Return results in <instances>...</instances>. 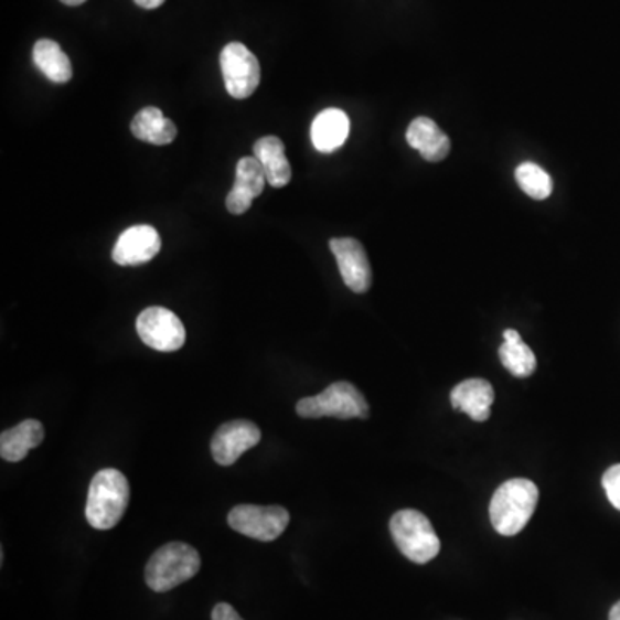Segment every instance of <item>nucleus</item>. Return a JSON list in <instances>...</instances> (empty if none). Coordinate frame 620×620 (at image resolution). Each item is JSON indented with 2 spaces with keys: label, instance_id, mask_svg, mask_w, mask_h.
I'll list each match as a JSON object with an SVG mask.
<instances>
[{
  "label": "nucleus",
  "instance_id": "obj_1",
  "mask_svg": "<svg viewBox=\"0 0 620 620\" xmlns=\"http://www.w3.org/2000/svg\"><path fill=\"white\" fill-rule=\"evenodd\" d=\"M538 487L530 479H509L491 496L490 521L496 533L515 536L533 517L538 505Z\"/></svg>",
  "mask_w": 620,
  "mask_h": 620
},
{
  "label": "nucleus",
  "instance_id": "obj_2",
  "mask_svg": "<svg viewBox=\"0 0 620 620\" xmlns=\"http://www.w3.org/2000/svg\"><path fill=\"white\" fill-rule=\"evenodd\" d=\"M130 503V484L118 469H103L92 479L88 488V524L95 530H113L121 521Z\"/></svg>",
  "mask_w": 620,
  "mask_h": 620
},
{
  "label": "nucleus",
  "instance_id": "obj_3",
  "mask_svg": "<svg viewBox=\"0 0 620 620\" xmlns=\"http://www.w3.org/2000/svg\"><path fill=\"white\" fill-rule=\"evenodd\" d=\"M201 555L186 543L161 546L146 567V582L156 594H165L190 581L201 570Z\"/></svg>",
  "mask_w": 620,
  "mask_h": 620
},
{
  "label": "nucleus",
  "instance_id": "obj_4",
  "mask_svg": "<svg viewBox=\"0 0 620 620\" xmlns=\"http://www.w3.org/2000/svg\"><path fill=\"white\" fill-rule=\"evenodd\" d=\"M393 542L414 564H428L440 554V538L425 514L414 509L397 512L389 521Z\"/></svg>",
  "mask_w": 620,
  "mask_h": 620
},
{
  "label": "nucleus",
  "instance_id": "obj_5",
  "mask_svg": "<svg viewBox=\"0 0 620 620\" xmlns=\"http://www.w3.org/2000/svg\"><path fill=\"white\" fill-rule=\"evenodd\" d=\"M297 414L303 419H321V417H336V419H367L370 404L357 386L352 383L338 382L328 386L316 397H307L297 404Z\"/></svg>",
  "mask_w": 620,
  "mask_h": 620
},
{
  "label": "nucleus",
  "instance_id": "obj_6",
  "mask_svg": "<svg viewBox=\"0 0 620 620\" xmlns=\"http://www.w3.org/2000/svg\"><path fill=\"white\" fill-rule=\"evenodd\" d=\"M290 523V514L284 506L236 505L228 514L232 530L257 542H275Z\"/></svg>",
  "mask_w": 620,
  "mask_h": 620
},
{
  "label": "nucleus",
  "instance_id": "obj_7",
  "mask_svg": "<svg viewBox=\"0 0 620 620\" xmlns=\"http://www.w3.org/2000/svg\"><path fill=\"white\" fill-rule=\"evenodd\" d=\"M224 87L233 98H248L260 83V64L244 44L232 42L221 52Z\"/></svg>",
  "mask_w": 620,
  "mask_h": 620
},
{
  "label": "nucleus",
  "instance_id": "obj_8",
  "mask_svg": "<svg viewBox=\"0 0 620 620\" xmlns=\"http://www.w3.org/2000/svg\"><path fill=\"white\" fill-rule=\"evenodd\" d=\"M137 333L147 346L159 352H177L186 340L183 322L164 307L143 310L137 319Z\"/></svg>",
  "mask_w": 620,
  "mask_h": 620
},
{
  "label": "nucleus",
  "instance_id": "obj_9",
  "mask_svg": "<svg viewBox=\"0 0 620 620\" xmlns=\"http://www.w3.org/2000/svg\"><path fill=\"white\" fill-rule=\"evenodd\" d=\"M260 441V429L250 420H232L221 426L211 443V452L220 466L228 468Z\"/></svg>",
  "mask_w": 620,
  "mask_h": 620
},
{
  "label": "nucleus",
  "instance_id": "obj_10",
  "mask_svg": "<svg viewBox=\"0 0 620 620\" xmlns=\"http://www.w3.org/2000/svg\"><path fill=\"white\" fill-rule=\"evenodd\" d=\"M330 248L346 287L355 293H365L370 290L373 271L361 242L355 238H333Z\"/></svg>",
  "mask_w": 620,
  "mask_h": 620
},
{
  "label": "nucleus",
  "instance_id": "obj_11",
  "mask_svg": "<svg viewBox=\"0 0 620 620\" xmlns=\"http://www.w3.org/2000/svg\"><path fill=\"white\" fill-rule=\"evenodd\" d=\"M161 245L158 229L149 224H138L121 233L113 248V260L118 266H140L158 256Z\"/></svg>",
  "mask_w": 620,
  "mask_h": 620
},
{
  "label": "nucleus",
  "instance_id": "obj_12",
  "mask_svg": "<svg viewBox=\"0 0 620 620\" xmlns=\"http://www.w3.org/2000/svg\"><path fill=\"white\" fill-rule=\"evenodd\" d=\"M267 178L256 158L239 159L236 164L235 183L226 196V209L235 216H242L252 207V202L264 192Z\"/></svg>",
  "mask_w": 620,
  "mask_h": 620
},
{
  "label": "nucleus",
  "instance_id": "obj_13",
  "mask_svg": "<svg viewBox=\"0 0 620 620\" xmlns=\"http://www.w3.org/2000/svg\"><path fill=\"white\" fill-rule=\"evenodd\" d=\"M493 400H495V389L490 382L479 380V377L459 383L450 393V402H452L453 408L468 414L475 423L488 420Z\"/></svg>",
  "mask_w": 620,
  "mask_h": 620
},
{
  "label": "nucleus",
  "instance_id": "obj_14",
  "mask_svg": "<svg viewBox=\"0 0 620 620\" xmlns=\"http://www.w3.org/2000/svg\"><path fill=\"white\" fill-rule=\"evenodd\" d=\"M407 143L428 162H440L452 149L450 138L429 118H416L407 130Z\"/></svg>",
  "mask_w": 620,
  "mask_h": 620
},
{
  "label": "nucleus",
  "instance_id": "obj_15",
  "mask_svg": "<svg viewBox=\"0 0 620 620\" xmlns=\"http://www.w3.org/2000/svg\"><path fill=\"white\" fill-rule=\"evenodd\" d=\"M350 133V119L342 109H327L316 116L310 138L316 150L322 153L334 152L346 142Z\"/></svg>",
  "mask_w": 620,
  "mask_h": 620
},
{
  "label": "nucleus",
  "instance_id": "obj_16",
  "mask_svg": "<svg viewBox=\"0 0 620 620\" xmlns=\"http://www.w3.org/2000/svg\"><path fill=\"white\" fill-rule=\"evenodd\" d=\"M254 158L263 165L267 183L272 189H284L291 180V165L285 153V143L278 137H263L254 146Z\"/></svg>",
  "mask_w": 620,
  "mask_h": 620
},
{
  "label": "nucleus",
  "instance_id": "obj_17",
  "mask_svg": "<svg viewBox=\"0 0 620 620\" xmlns=\"http://www.w3.org/2000/svg\"><path fill=\"white\" fill-rule=\"evenodd\" d=\"M44 426L36 419H26L0 436V456L8 462H21L30 450L44 441Z\"/></svg>",
  "mask_w": 620,
  "mask_h": 620
},
{
  "label": "nucleus",
  "instance_id": "obj_18",
  "mask_svg": "<svg viewBox=\"0 0 620 620\" xmlns=\"http://www.w3.org/2000/svg\"><path fill=\"white\" fill-rule=\"evenodd\" d=\"M131 133L152 146H168L177 138V126L158 107H146L131 121Z\"/></svg>",
  "mask_w": 620,
  "mask_h": 620
},
{
  "label": "nucleus",
  "instance_id": "obj_19",
  "mask_svg": "<svg viewBox=\"0 0 620 620\" xmlns=\"http://www.w3.org/2000/svg\"><path fill=\"white\" fill-rule=\"evenodd\" d=\"M500 362L512 376L530 377L536 371V355L515 330L503 331Z\"/></svg>",
  "mask_w": 620,
  "mask_h": 620
},
{
  "label": "nucleus",
  "instance_id": "obj_20",
  "mask_svg": "<svg viewBox=\"0 0 620 620\" xmlns=\"http://www.w3.org/2000/svg\"><path fill=\"white\" fill-rule=\"evenodd\" d=\"M33 63L51 82L67 83L73 76L72 61L54 40H39L33 47Z\"/></svg>",
  "mask_w": 620,
  "mask_h": 620
},
{
  "label": "nucleus",
  "instance_id": "obj_21",
  "mask_svg": "<svg viewBox=\"0 0 620 620\" xmlns=\"http://www.w3.org/2000/svg\"><path fill=\"white\" fill-rule=\"evenodd\" d=\"M515 181L523 189L526 195L534 201H546L554 192V181L546 173L545 169L539 168L534 162H524L515 169Z\"/></svg>",
  "mask_w": 620,
  "mask_h": 620
},
{
  "label": "nucleus",
  "instance_id": "obj_22",
  "mask_svg": "<svg viewBox=\"0 0 620 620\" xmlns=\"http://www.w3.org/2000/svg\"><path fill=\"white\" fill-rule=\"evenodd\" d=\"M601 484H603L609 502L616 506L617 511H620V463L607 469L603 479H601Z\"/></svg>",
  "mask_w": 620,
  "mask_h": 620
},
{
  "label": "nucleus",
  "instance_id": "obj_23",
  "mask_svg": "<svg viewBox=\"0 0 620 620\" xmlns=\"http://www.w3.org/2000/svg\"><path fill=\"white\" fill-rule=\"evenodd\" d=\"M213 620H244L229 603H217L211 613Z\"/></svg>",
  "mask_w": 620,
  "mask_h": 620
},
{
  "label": "nucleus",
  "instance_id": "obj_24",
  "mask_svg": "<svg viewBox=\"0 0 620 620\" xmlns=\"http://www.w3.org/2000/svg\"><path fill=\"white\" fill-rule=\"evenodd\" d=\"M135 2L143 9H158L159 6L164 4L165 0H135Z\"/></svg>",
  "mask_w": 620,
  "mask_h": 620
},
{
  "label": "nucleus",
  "instance_id": "obj_25",
  "mask_svg": "<svg viewBox=\"0 0 620 620\" xmlns=\"http://www.w3.org/2000/svg\"><path fill=\"white\" fill-rule=\"evenodd\" d=\"M609 620H620V601L613 605L612 610H610Z\"/></svg>",
  "mask_w": 620,
  "mask_h": 620
},
{
  "label": "nucleus",
  "instance_id": "obj_26",
  "mask_svg": "<svg viewBox=\"0 0 620 620\" xmlns=\"http://www.w3.org/2000/svg\"><path fill=\"white\" fill-rule=\"evenodd\" d=\"M61 2H63V4L72 6V8H75V6H82L83 2H87V0H61Z\"/></svg>",
  "mask_w": 620,
  "mask_h": 620
}]
</instances>
